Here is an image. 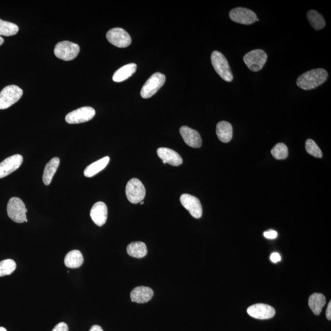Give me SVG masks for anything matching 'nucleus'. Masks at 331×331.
<instances>
[{"label": "nucleus", "mask_w": 331, "mask_h": 331, "mask_svg": "<svg viewBox=\"0 0 331 331\" xmlns=\"http://www.w3.org/2000/svg\"><path fill=\"white\" fill-rule=\"evenodd\" d=\"M328 73L323 68L314 69L299 76L297 85L304 90L314 89L322 85L327 80Z\"/></svg>", "instance_id": "obj_1"}, {"label": "nucleus", "mask_w": 331, "mask_h": 331, "mask_svg": "<svg viewBox=\"0 0 331 331\" xmlns=\"http://www.w3.org/2000/svg\"><path fill=\"white\" fill-rule=\"evenodd\" d=\"M211 61L218 75L227 82L233 80V75L227 59L218 51H213L211 55Z\"/></svg>", "instance_id": "obj_2"}, {"label": "nucleus", "mask_w": 331, "mask_h": 331, "mask_svg": "<svg viewBox=\"0 0 331 331\" xmlns=\"http://www.w3.org/2000/svg\"><path fill=\"white\" fill-rule=\"evenodd\" d=\"M27 212L25 205L21 199L16 197L10 199L7 205V213L12 221L17 223L28 222Z\"/></svg>", "instance_id": "obj_3"}, {"label": "nucleus", "mask_w": 331, "mask_h": 331, "mask_svg": "<svg viewBox=\"0 0 331 331\" xmlns=\"http://www.w3.org/2000/svg\"><path fill=\"white\" fill-rule=\"evenodd\" d=\"M23 95V90L18 86H6L0 92V109H7L16 103Z\"/></svg>", "instance_id": "obj_4"}, {"label": "nucleus", "mask_w": 331, "mask_h": 331, "mask_svg": "<svg viewBox=\"0 0 331 331\" xmlns=\"http://www.w3.org/2000/svg\"><path fill=\"white\" fill-rule=\"evenodd\" d=\"M80 51V47L72 42L64 41L59 42L54 49L56 57L64 61H71L77 57Z\"/></svg>", "instance_id": "obj_5"}, {"label": "nucleus", "mask_w": 331, "mask_h": 331, "mask_svg": "<svg viewBox=\"0 0 331 331\" xmlns=\"http://www.w3.org/2000/svg\"><path fill=\"white\" fill-rule=\"evenodd\" d=\"M244 61L249 70L257 72L261 70L266 63L267 53L261 49H255L248 52L244 56Z\"/></svg>", "instance_id": "obj_6"}, {"label": "nucleus", "mask_w": 331, "mask_h": 331, "mask_svg": "<svg viewBox=\"0 0 331 331\" xmlns=\"http://www.w3.org/2000/svg\"><path fill=\"white\" fill-rule=\"evenodd\" d=\"M166 81V76L161 73H156L146 81L141 91V97L145 99L153 96L160 89Z\"/></svg>", "instance_id": "obj_7"}, {"label": "nucleus", "mask_w": 331, "mask_h": 331, "mask_svg": "<svg viewBox=\"0 0 331 331\" xmlns=\"http://www.w3.org/2000/svg\"><path fill=\"white\" fill-rule=\"evenodd\" d=\"M125 191L127 200L132 204L141 203L146 196V188L141 181L136 178L127 182Z\"/></svg>", "instance_id": "obj_8"}, {"label": "nucleus", "mask_w": 331, "mask_h": 331, "mask_svg": "<svg viewBox=\"0 0 331 331\" xmlns=\"http://www.w3.org/2000/svg\"><path fill=\"white\" fill-rule=\"evenodd\" d=\"M95 110L91 107H82L73 110L66 115L68 124H78L89 121L95 117Z\"/></svg>", "instance_id": "obj_9"}, {"label": "nucleus", "mask_w": 331, "mask_h": 331, "mask_svg": "<svg viewBox=\"0 0 331 331\" xmlns=\"http://www.w3.org/2000/svg\"><path fill=\"white\" fill-rule=\"evenodd\" d=\"M108 41L119 48H125L131 43V38L127 32L121 28L110 29L106 34Z\"/></svg>", "instance_id": "obj_10"}, {"label": "nucleus", "mask_w": 331, "mask_h": 331, "mask_svg": "<svg viewBox=\"0 0 331 331\" xmlns=\"http://www.w3.org/2000/svg\"><path fill=\"white\" fill-rule=\"evenodd\" d=\"M230 19L236 23L250 25L256 21V14L252 10L245 7H235L229 12Z\"/></svg>", "instance_id": "obj_11"}, {"label": "nucleus", "mask_w": 331, "mask_h": 331, "mask_svg": "<svg viewBox=\"0 0 331 331\" xmlns=\"http://www.w3.org/2000/svg\"><path fill=\"white\" fill-rule=\"evenodd\" d=\"M180 201L181 204L190 212L193 217L198 219L202 217V205L200 201L195 196L189 194H183L180 196Z\"/></svg>", "instance_id": "obj_12"}, {"label": "nucleus", "mask_w": 331, "mask_h": 331, "mask_svg": "<svg viewBox=\"0 0 331 331\" xmlns=\"http://www.w3.org/2000/svg\"><path fill=\"white\" fill-rule=\"evenodd\" d=\"M247 313L252 317L258 320H268L276 315V310L272 306L264 304H256L249 306Z\"/></svg>", "instance_id": "obj_13"}, {"label": "nucleus", "mask_w": 331, "mask_h": 331, "mask_svg": "<svg viewBox=\"0 0 331 331\" xmlns=\"http://www.w3.org/2000/svg\"><path fill=\"white\" fill-rule=\"evenodd\" d=\"M23 163V156L16 154L0 163V178H4L18 169Z\"/></svg>", "instance_id": "obj_14"}, {"label": "nucleus", "mask_w": 331, "mask_h": 331, "mask_svg": "<svg viewBox=\"0 0 331 331\" xmlns=\"http://www.w3.org/2000/svg\"><path fill=\"white\" fill-rule=\"evenodd\" d=\"M180 133L188 146L193 148H200L202 145V139L200 133L196 130L186 126L180 127Z\"/></svg>", "instance_id": "obj_15"}, {"label": "nucleus", "mask_w": 331, "mask_h": 331, "mask_svg": "<svg viewBox=\"0 0 331 331\" xmlns=\"http://www.w3.org/2000/svg\"><path fill=\"white\" fill-rule=\"evenodd\" d=\"M90 217L98 227L104 225L107 218V207L105 203L103 202L95 203L91 208Z\"/></svg>", "instance_id": "obj_16"}, {"label": "nucleus", "mask_w": 331, "mask_h": 331, "mask_svg": "<svg viewBox=\"0 0 331 331\" xmlns=\"http://www.w3.org/2000/svg\"><path fill=\"white\" fill-rule=\"evenodd\" d=\"M157 154L163 161V164L168 163L172 166H178L183 163V159L180 154L173 150L161 147L157 150Z\"/></svg>", "instance_id": "obj_17"}, {"label": "nucleus", "mask_w": 331, "mask_h": 331, "mask_svg": "<svg viewBox=\"0 0 331 331\" xmlns=\"http://www.w3.org/2000/svg\"><path fill=\"white\" fill-rule=\"evenodd\" d=\"M153 291L149 287L138 286L132 289L130 294L132 302L144 304L151 301L153 296Z\"/></svg>", "instance_id": "obj_18"}, {"label": "nucleus", "mask_w": 331, "mask_h": 331, "mask_svg": "<svg viewBox=\"0 0 331 331\" xmlns=\"http://www.w3.org/2000/svg\"><path fill=\"white\" fill-rule=\"evenodd\" d=\"M216 133L220 141L227 143L232 138L233 129L232 125L227 121L218 123L216 127Z\"/></svg>", "instance_id": "obj_19"}, {"label": "nucleus", "mask_w": 331, "mask_h": 331, "mask_svg": "<svg viewBox=\"0 0 331 331\" xmlns=\"http://www.w3.org/2000/svg\"><path fill=\"white\" fill-rule=\"evenodd\" d=\"M137 65L135 63H129L122 66L115 71L113 75L112 80L115 82H121L127 79L136 72Z\"/></svg>", "instance_id": "obj_20"}, {"label": "nucleus", "mask_w": 331, "mask_h": 331, "mask_svg": "<svg viewBox=\"0 0 331 331\" xmlns=\"http://www.w3.org/2000/svg\"><path fill=\"white\" fill-rule=\"evenodd\" d=\"M60 164V159L58 157H55L50 161L48 163H47L45 168H44L43 180L44 185H50L51 180H52L53 177L57 170V169Z\"/></svg>", "instance_id": "obj_21"}, {"label": "nucleus", "mask_w": 331, "mask_h": 331, "mask_svg": "<svg viewBox=\"0 0 331 331\" xmlns=\"http://www.w3.org/2000/svg\"><path fill=\"white\" fill-rule=\"evenodd\" d=\"M64 262L65 266L68 268H78L83 263L82 253L77 250H72L66 254Z\"/></svg>", "instance_id": "obj_22"}, {"label": "nucleus", "mask_w": 331, "mask_h": 331, "mask_svg": "<svg viewBox=\"0 0 331 331\" xmlns=\"http://www.w3.org/2000/svg\"><path fill=\"white\" fill-rule=\"evenodd\" d=\"M326 304V298L323 294L313 293L308 299V306L316 315H319Z\"/></svg>", "instance_id": "obj_23"}, {"label": "nucleus", "mask_w": 331, "mask_h": 331, "mask_svg": "<svg viewBox=\"0 0 331 331\" xmlns=\"http://www.w3.org/2000/svg\"><path fill=\"white\" fill-rule=\"evenodd\" d=\"M110 161L109 156H105L102 159H99L97 161L90 164L84 170V176L87 178H92L96 174L99 173L107 166Z\"/></svg>", "instance_id": "obj_24"}, {"label": "nucleus", "mask_w": 331, "mask_h": 331, "mask_svg": "<svg viewBox=\"0 0 331 331\" xmlns=\"http://www.w3.org/2000/svg\"><path fill=\"white\" fill-rule=\"evenodd\" d=\"M127 254L136 258H142L147 254L146 245L142 242H134L130 243L127 247Z\"/></svg>", "instance_id": "obj_25"}, {"label": "nucleus", "mask_w": 331, "mask_h": 331, "mask_svg": "<svg viewBox=\"0 0 331 331\" xmlns=\"http://www.w3.org/2000/svg\"><path fill=\"white\" fill-rule=\"evenodd\" d=\"M306 17L309 23L316 30L325 28L326 25L325 20L321 14L315 10H310L306 14Z\"/></svg>", "instance_id": "obj_26"}, {"label": "nucleus", "mask_w": 331, "mask_h": 331, "mask_svg": "<svg viewBox=\"0 0 331 331\" xmlns=\"http://www.w3.org/2000/svg\"><path fill=\"white\" fill-rule=\"evenodd\" d=\"M19 30V26L17 25L0 19V36H14L18 33Z\"/></svg>", "instance_id": "obj_27"}, {"label": "nucleus", "mask_w": 331, "mask_h": 331, "mask_svg": "<svg viewBox=\"0 0 331 331\" xmlns=\"http://www.w3.org/2000/svg\"><path fill=\"white\" fill-rule=\"evenodd\" d=\"M16 269V263L11 259H4L0 262V277L9 276Z\"/></svg>", "instance_id": "obj_28"}, {"label": "nucleus", "mask_w": 331, "mask_h": 331, "mask_svg": "<svg viewBox=\"0 0 331 331\" xmlns=\"http://www.w3.org/2000/svg\"><path fill=\"white\" fill-rule=\"evenodd\" d=\"M271 153L277 159H286L288 156V149L285 144L279 143L272 149Z\"/></svg>", "instance_id": "obj_29"}, {"label": "nucleus", "mask_w": 331, "mask_h": 331, "mask_svg": "<svg viewBox=\"0 0 331 331\" xmlns=\"http://www.w3.org/2000/svg\"><path fill=\"white\" fill-rule=\"evenodd\" d=\"M306 149L307 153L316 158H320L323 156L322 152L318 145L312 139H308L306 142Z\"/></svg>", "instance_id": "obj_30"}, {"label": "nucleus", "mask_w": 331, "mask_h": 331, "mask_svg": "<svg viewBox=\"0 0 331 331\" xmlns=\"http://www.w3.org/2000/svg\"><path fill=\"white\" fill-rule=\"evenodd\" d=\"M51 331H69L68 326L67 324L61 322L56 325Z\"/></svg>", "instance_id": "obj_31"}, {"label": "nucleus", "mask_w": 331, "mask_h": 331, "mask_svg": "<svg viewBox=\"0 0 331 331\" xmlns=\"http://www.w3.org/2000/svg\"><path fill=\"white\" fill-rule=\"evenodd\" d=\"M264 236L269 239H276L277 236V232L274 230H269L268 231L264 232Z\"/></svg>", "instance_id": "obj_32"}, {"label": "nucleus", "mask_w": 331, "mask_h": 331, "mask_svg": "<svg viewBox=\"0 0 331 331\" xmlns=\"http://www.w3.org/2000/svg\"><path fill=\"white\" fill-rule=\"evenodd\" d=\"M271 260L272 262H274V263H277V262L280 261L281 256L278 253H273L271 256Z\"/></svg>", "instance_id": "obj_33"}, {"label": "nucleus", "mask_w": 331, "mask_h": 331, "mask_svg": "<svg viewBox=\"0 0 331 331\" xmlns=\"http://www.w3.org/2000/svg\"><path fill=\"white\" fill-rule=\"evenodd\" d=\"M326 317L328 320H331V302L330 301V303L328 304L327 309H326Z\"/></svg>", "instance_id": "obj_34"}, {"label": "nucleus", "mask_w": 331, "mask_h": 331, "mask_svg": "<svg viewBox=\"0 0 331 331\" xmlns=\"http://www.w3.org/2000/svg\"><path fill=\"white\" fill-rule=\"evenodd\" d=\"M89 331H104L102 330V329L101 326L98 325H93L92 328H90Z\"/></svg>", "instance_id": "obj_35"}, {"label": "nucleus", "mask_w": 331, "mask_h": 331, "mask_svg": "<svg viewBox=\"0 0 331 331\" xmlns=\"http://www.w3.org/2000/svg\"><path fill=\"white\" fill-rule=\"evenodd\" d=\"M4 43V39L0 36V46H1Z\"/></svg>", "instance_id": "obj_36"}, {"label": "nucleus", "mask_w": 331, "mask_h": 331, "mask_svg": "<svg viewBox=\"0 0 331 331\" xmlns=\"http://www.w3.org/2000/svg\"><path fill=\"white\" fill-rule=\"evenodd\" d=\"M0 331H7V330L3 327H0Z\"/></svg>", "instance_id": "obj_37"}, {"label": "nucleus", "mask_w": 331, "mask_h": 331, "mask_svg": "<svg viewBox=\"0 0 331 331\" xmlns=\"http://www.w3.org/2000/svg\"><path fill=\"white\" fill-rule=\"evenodd\" d=\"M144 201H141V205H143V204H144Z\"/></svg>", "instance_id": "obj_38"}, {"label": "nucleus", "mask_w": 331, "mask_h": 331, "mask_svg": "<svg viewBox=\"0 0 331 331\" xmlns=\"http://www.w3.org/2000/svg\"><path fill=\"white\" fill-rule=\"evenodd\" d=\"M256 21H259V19L257 18Z\"/></svg>", "instance_id": "obj_39"}]
</instances>
